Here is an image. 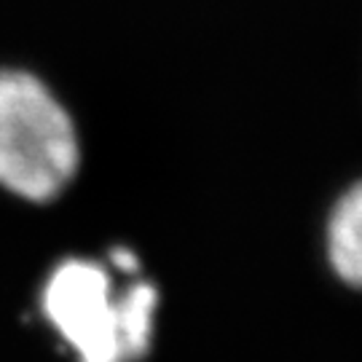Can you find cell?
I'll list each match as a JSON object with an SVG mask.
<instances>
[{
    "instance_id": "3957f363",
    "label": "cell",
    "mask_w": 362,
    "mask_h": 362,
    "mask_svg": "<svg viewBox=\"0 0 362 362\" xmlns=\"http://www.w3.org/2000/svg\"><path fill=\"white\" fill-rule=\"evenodd\" d=\"M330 260L336 272L362 287V182L351 188L330 220Z\"/></svg>"
},
{
    "instance_id": "6da1fadb",
    "label": "cell",
    "mask_w": 362,
    "mask_h": 362,
    "mask_svg": "<svg viewBox=\"0 0 362 362\" xmlns=\"http://www.w3.org/2000/svg\"><path fill=\"white\" fill-rule=\"evenodd\" d=\"M43 311L81 362H134L151 346L156 290L134 282L116 293L103 266L67 260L46 282Z\"/></svg>"
},
{
    "instance_id": "7a4b0ae2",
    "label": "cell",
    "mask_w": 362,
    "mask_h": 362,
    "mask_svg": "<svg viewBox=\"0 0 362 362\" xmlns=\"http://www.w3.org/2000/svg\"><path fill=\"white\" fill-rule=\"evenodd\" d=\"M76 169V127L62 103L25 70H0V185L46 202L62 194Z\"/></svg>"
}]
</instances>
